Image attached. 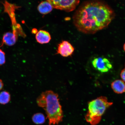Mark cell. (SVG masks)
Returning a JSON list of instances; mask_svg holds the SVG:
<instances>
[{
  "instance_id": "cell-12",
  "label": "cell",
  "mask_w": 125,
  "mask_h": 125,
  "mask_svg": "<svg viewBox=\"0 0 125 125\" xmlns=\"http://www.w3.org/2000/svg\"><path fill=\"white\" fill-rule=\"evenodd\" d=\"M33 121L35 124L37 125L42 124L45 122V118L44 115L41 113H37L33 115Z\"/></svg>"
},
{
  "instance_id": "cell-11",
  "label": "cell",
  "mask_w": 125,
  "mask_h": 125,
  "mask_svg": "<svg viewBox=\"0 0 125 125\" xmlns=\"http://www.w3.org/2000/svg\"><path fill=\"white\" fill-rule=\"evenodd\" d=\"M10 95L8 92L3 91L0 93V104H7L10 102Z\"/></svg>"
},
{
  "instance_id": "cell-4",
  "label": "cell",
  "mask_w": 125,
  "mask_h": 125,
  "mask_svg": "<svg viewBox=\"0 0 125 125\" xmlns=\"http://www.w3.org/2000/svg\"><path fill=\"white\" fill-rule=\"evenodd\" d=\"M53 8L70 12L74 10L80 3L79 0H48Z\"/></svg>"
},
{
  "instance_id": "cell-14",
  "label": "cell",
  "mask_w": 125,
  "mask_h": 125,
  "mask_svg": "<svg viewBox=\"0 0 125 125\" xmlns=\"http://www.w3.org/2000/svg\"><path fill=\"white\" fill-rule=\"evenodd\" d=\"M121 78L123 82L125 83V67L122 70L120 74Z\"/></svg>"
},
{
  "instance_id": "cell-10",
  "label": "cell",
  "mask_w": 125,
  "mask_h": 125,
  "mask_svg": "<svg viewBox=\"0 0 125 125\" xmlns=\"http://www.w3.org/2000/svg\"><path fill=\"white\" fill-rule=\"evenodd\" d=\"M53 9L52 5L47 0L42 1L37 7L39 12L43 15H46L50 13Z\"/></svg>"
},
{
  "instance_id": "cell-2",
  "label": "cell",
  "mask_w": 125,
  "mask_h": 125,
  "mask_svg": "<svg viewBox=\"0 0 125 125\" xmlns=\"http://www.w3.org/2000/svg\"><path fill=\"white\" fill-rule=\"evenodd\" d=\"M37 102L39 107L45 110L50 125L58 124L62 121L63 112L57 94L52 91H46L38 97Z\"/></svg>"
},
{
  "instance_id": "cell-7",
  "label": "cell",
  "mask_w": 125,
  "mask_h": 125,
  "mask_svg": "<svg viewBox=\"0 0 125 125\" xmlns=\"http://www.w3.org/2000/svg\"><path fill=\"white\" fill-rule=\"evenodd\" d=\"M35 38L37 42L41 44L49 43L51 39L49 33L43 30H40L37 33Z\"/></svg>"
},
{
  "instance_id": "cell-3",
  "label": "cell",
  "mask_w": 125,
  "mask_h": 125,
  "mask_svg": "<svg viewBox=\"0 0 125 125\" xmlns=\"http://www.w3.org/2000/svg\"><path fill=\"white\" fill-rule=\"evenodd\" d=\"M113 103L109 102L107 97L101 96L88 103V110L85 116L86 121L92 125H96L100 121L102 116L106 109Z\"/></svg>"
},
{
  "instance_id": "cell-5",
  "label": "cell",
  "mask_w": 125,
  "mask_h": 125,
  "mask_svg": "<svg viewBox=\"0 0 125 125\" xmlns=\"http://www.w3.org/2000/svg\"><path fill=\"white\" fill-rule=\"evenodd\" d=\"M92 63L95 69L102 73L107 72L112 68L111 62L105 58H96L94 59Z\"/></svg>"
},
{
  "instance_id": "cell-8",
  "label": "cell",
  "mask_w": 125,
  "mask_h": 125,
  "mask_svg": "<svg viewBox=\"0 0 125 125\" xmlns=\"http://www.w3.org/2000/svg\"><path fill=\"white\" fill-rule=\"evenodd\" d=\"M111 87L115 93L121 94L125 92V83L121 80H116L111 84Z\"/></svg>"
},
{
  "instance_id": "cell-13",
  "label": "cell",
  "mask_w": 125,
  "mask_h": 125,
  "mask_svg": "<svg viewBox=\"0 0 125 125\" xmlns=\"http://www.w3.org/2000/svg\"><path fill=\"white\" fill-rule=\"evenodd\" d=\"M5 62V53L3 51L0 49V66L4 64Z\"/></svg>"
},
{
  "instance_id": "cell-6",
  "label": "cell",
  "mask_w": 125,
  "mask_h": 125,
  "mask_svg": "<svg viewBox=\"0 0 125 125\" xmlns=\"http://www.w3.org/2000/svg\"><path fill=\"white\" fill-rule=\"evenodd\" d=\"M74 50V48L71 43L68 41H64L59 44L57 53L64 57H68L73 54Z\"/></svg>"
},
{
  "instance_id": "cell-15",
  "label": "cell",
  "mask_w": 125,
  "mask_h": 125,
  "mask_svg": "<svg viewBox=\"0 0 125 125\" xmlns=\"http://www.w3.org/2000/svg\"><path fill=\"white\" fill-rule=\"evenodd\" d=\"M4 86V83L1 79H0V90L2 89Z\"/></svg>"
},
{
  "instance_id": "cell-1",
  "label": "cell",
  "mask_w": 125,
  "mask_h": 125,
  "mask_svg": "<svg viewBox=\"0 0 125 125\" xmlns=\"http://www.w3.org/2000/svg\"><path fill=\"white\" fill-rule=\"evenodd\" d=\"M115 17L114 11L106 3L89 1L79 6L73 16V20L80 32L93 34L107 28Z\"/></svg>"
},
{
  "instance_id": "cell-9",
  "label": "cell",
  "mask_w": 125,
  "mask_h": 125,
  "mask_svg": "<svg viewBox=\"0 0 125 125\" xmlns=\"http://www.w3.org/2000/svg\"><path fill=\"white\" fill-rule=\"evenodd\" d=\"M17 40L16 35L15 32H7L4 34L3 41L8 46H11L14 45Z\"/></svg>"
},
{
  "instance_id": "cell-16",
  "label": "cell",
  "mask_w": 125,
  "mask_h": 125,
  "mask_svg": "<svg viewBox=\"0 0 125 125\" xmlns=\"http://www.w3.org/2000/svg\"><path fill=\"white\" fill-rule=\"evenodd\" d=\"M123 49L125 52V43L124 44V46H123Z\"/></svg>"
}]
</instances>
